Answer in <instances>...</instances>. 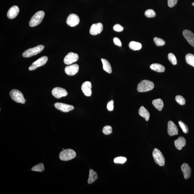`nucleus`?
Returning a JSON list of instances; mask_svg holds the SVG:
<instances>
[{
	"label": "nucleus",
	"instance_id": "nucleus-1",
	"mask_svg": "<svg viewBox=\"0 0 194 194\" xmlns=\"http://www.w3.org/2000/svg\"><path fill=\"white\" fill-rule=\"evenodd\" d=\"M45 16L43 11H40L36 13L31 18L29 22L30 26L34 27L40 24Z\"/></svg>",
	"mask_w": 194,
	"mask_h": 194
},
{
	"label": "nucleus",
	"instance_id": "nucleus-2",
	"mask_svg": "<svg viewBox=\"0 0 194 194\" xmlns=\"http://www.w3.org/2000/svg\"><path fill=\"white\" fill-rule=\"evenodd\" d=\"M154 87L153 82L149 80H144L138 85L137 90L140 92H146L151 90Z\"/></svg>",
	"mask_w": 194,
	"mask_h": 194
},
{
	"label": "nucleus",
	"instance_id": "nucleus-3",
	"mask_svg": "<svg viewBox=\"0 0 194 194\" xmlns=\"http://www.w3.org/2000/svg\"><path fill=\"white\" fill-rule=\"evenodd\" d=\"M44 46L40 45L35 47L29 48L25 51L22 54V56L25 58H29L40 53L43 51Z\"/></svg>",
	"mask_w": 194,
	"mask_h": 194
},
{
	"label": "nucleus",
	"instance_id": "nucleus-4",
	"mask_svg": "<svg viewBox=\"0 0 194 194\" xmlns=\"http://www.w3.org/2000/svg\"><path fill=\"white\" fill-rule=\"evenodd\" d=\"M76 154L75 151L71 149L63 150L59 154V158L62 161L70 160L75 158Z\"/></svg>",
	"mask_w": 194,
	"mask_h": 194
},
{
	"label": "nucleus",
	"instance_id": "nucleus-5",
	"mask_svg": "<svg viewBox=\"0 0 194 194\" xmlns=\"http://www.w3.org/2000/svg\"><path fill=\"white\" fill-rule=\"evenodd\" d=\"M12 99L17 103L25 104V100L24 95L21 92L17 89L12 90L10 93Z\"/></svg>",
	"mask_w": 194,
	"mask_h": 194
},
{
	"label": "nucleus",
	"instance_id": "nucleus-6",
	"mask_svg": "<svg viewBox=\"0 0 194 194\" xmlns=\"http://www.w3.org/2000/svg\"><path fill=\"white\" fill-rule=\"evenodd\" d=\"M152 156L157 164L161 167L164 165L165 163L164 157L159 149H154L152 153Z\"/></svg>",
	"mask_w": 194,
	"mask_h": 194
},
{
	"label": "nucleus",
	"instance_id": "nucleus-7",
	"mask_svg": "<svg viewBox=\"0 0 194 194\" xmlns=\"http://www.w3.org/2000/svg\"><path fill=\"white\" fill-rule=\"evenodd\" d=\"M48 61V58L47 56H43L38 59L37 61L32 63L31 66L29 68L30 71H32L35 70L39 67L44 65Z\"/></svg>",
	"mask_w": 194,
	"mask_h": 194
},
{
	"label": "nucleus",
	"instance_id": "nucleus-8",
	"mask_svg": "<svg viewBox=\"0 0 194 194\" xmlns=\"http://www.w3.org/2000/svg\"><path fill=\"white\" fill-rule=\"evenodd\" d=\"M80 21L79 17L75 14H71L69 15L66 21L67 24L72 27L77 26Z\"/></svg>",
	"mask_w": 194,
	"mask_h": 194
},
{
	"label": "nucleus",
	"instance_id": "nucleus-9",
	"mask_svg": "<svg viewBox=\"0 0 194 194\" xmlns=\"http://www.w3.org/2000/svg\"><path fill=\"white\" fill-rule=\"evenodd\" d=\"M52 93L53 95L57 99H60L68 95V92L66 90L59 87L54 88L53 89Z\"/></svg>",
	"mask_w": 194,
	"mask_h": 194
},
{
	"label": "nucleus",
	"instance_id": "nucleus-10",
	"mask_svg": "<svg viewBox=\"0 0 194 194\" xmlns=\"http://www.w3.org/2000/svg\"><path fill=\"white\" fill-rule=\"evenodd\" d=\"M54 106L58 110L65 113L68 112L74 109V107L73 106L63 103H55L54 104Z\"/></svg>",
	"mask_w": 194,
	"mask_h": 194
},
{
	"label": "nucleus",
	"instance_id": "nucleus-11",
	"mask_svg": "<svg viewBox=\"0 0 194 194\" xmlns=\"http://www.w3.org/2000/svg\"><path fill=\"white\" fill-rule=\"evenodd\" d=\"M78 58L79 57L77 54L73 52L69 53L64 58V63L66 65H70L77 61Z\"/></svg>",
	"mask_w": 194,
	"mask_h": 194
},
{
	"label": "nucleus",
	"instance_id": "nucleus-12",
	"mask_svg": "<svg viewBox=\"0 0 194 194\" xmlns=\"http://www.w3.org/2000/svg\"><path fill=\"white\" fill-rule=\"evenodd\" d=\"M103 29V25L101 23L92 25L90 30V33L92 35H96L100 34Z\"/></svg>",
	"mask_w": 194,
	"mask_h": 194
},
{
	"label": "nucleus",
	"instance_id": "nucleus-13",
	"mask_svg": "<svg viewBox=\"0 0 194 194\" xmlns=\"http://www.w3.org/2000/svg\"><path fill=\"white\" fill-rule=\"evenodd\" d=\"M79 67L77 64H73L67 66L65 68V72L69 76L75 75L79 70Z\"/></svg>",
	"mask_w": 194,
	"mask_h": 194
},
{
	"label": "nucleus",
	"instance_id": "nucleus-14",
	"mask_svg": "<svg viewBox=\"0 0 194 194\" xmlns=\"http://www.w3.org/2000/svg\"><path fill=\"white\" fill-rule=\"evenodd\" d=\"M168 132L170 136L176 135L178 133V129L176 125L172 121L168 122Z\"/></svg>",
	"mask_w": 194,
	"mask_h": 194
},
{
	"label": "nucleus",
	"instance_id": "nucleus-15",
	"mask_svg": "<svg viewBox=\"0 0 194 194\" xmlns=\"http://www.w3.org/2000/svg\"><path fill=\"white\" fill-rule=\"evenodd\" d=\"M92 84L91 82L86 81L83 83L81 86L82 90L86 96H90L91 95Z\"/></svg>",
	"mask_w": 194,
	"mask_h": 194
},
{
	"label": "nucleus",
	"instance_id": "nucleus-16",
	"mask_svg": "<svg viewBox=\"0 0 194 194\" xmlns=\"http://www.w3.org/2000/svg\"><path fill=\"white\" fill-rule=\"evenodd\" d=\"M183 36L190 44L194 47V34L188 30H185L183 32Z\"/></svg>",
	"mask_w": 194,
	"mask_h": 194
},
{
	"label": "nucleus",
	"instance_id": "nucleus-17",
	"mask_svg": "<svg viewBox=\"0 0 194 194\" xmlns=\"http://www.w3.org/2000/svg\"><path fill=\"white\" fill-rule=\"evenodd\" d=\"M19 12L20 9L17 6H13L9 9L7 13V16L10 19H14L17 17Z\"/></svg>",
	"mask_w": 194,
	"mask_h": 194
},
{
	"label": "nucleus",
	"instance_id": "nucleus-18",
	"mask_svg": "<svg viewBox=\"0 0 194 194\" xmlns=\"http://www.w3.org/2000/svg\"><path fill=\"white\" fill-rule=\"evenodd\" d=\"M181 169L183 172L184 178L188 179L191 177V168L187 164L184 163L181 166Z\"/></svg>",
	"mask_w": 194,
	"mask_h": 194
},
{
	"label": "nucleus",
	"instance_id": "nucleus-19",
	"mask_svg": "<svg viewBox=\"0 0 194 194\" xmlns=\"http://www.w3.org/2000/svg\"><path fill=\"white\" fill-rule=\"evenodd\" d=\"M175 146L178 150H181L186 145V140L183 137H180L174 141Z\"/></svg>",
	"mask_w": 194,
	"mask_h": 194
},
{
	"label": "nucleus",
	"instance_id": "nucleus-20",
	"mask_svg": "<svg viewBox=\"0 0 194 194\" xmlns=\"http://www.w3.org/2000/svg\"><path fill=\"white\" fill-rule=\"evenodd\" d=\"M138 113H139L140 116L145 119L146 121H149L150 117V113L144 106H142L140 108L139 110H138Z\"/></svg>",
	"mask_w": 194,
	"mask_h": 194
},
{
	"label": "nucleus",
	"instance_id": "nucleus-21",
	"mask_svg": "<svg viewBox=\"0 0 194 194\" xmlns=\"http://www.w3.org/2000/svg\"><path fill=\"white\" fill-rule=\"evenodd\" d=\"M150 68L152 70L158 72H163L165 71V67L158 63H154L151 65Z\"/></svg>",
	"mask_w": 194,
	"mask_h": 194
},
{
	"label": "nucleus",
	"instance_id": "nucleus-22",
	"mask_svg": "<svg viewBox=\"0 0 194 194\" xmlns=\"http://www.w3.org/2000/svg\"><path fill=\"white\" fill-rule=\"evenodd\" d=\"M154 107L158 110L161 111L162 110L164 107V103L162 100L160 99H155L152 102Z\"/></svg>",
	"mask_w": 194,
	"mask_h": 194
},
{
	"label": "nucleus",
	"instance_id": "nucleus-23",
	"mask_svg": "<svg viewBox=\"0 0 194 194\" xmlns=\"http://www.w3.org/2000/svg\"><path fill=\"white\" fill-rule=\"evenodd\" d=\"M98 175H97V173L93 170L90 169L88 183L90 184L94 183L98 179Z\"/></svg>",
	"mask_w": 194,
	"mask_h": 194
},
{
	"label": "nucleus",
	"instance_id": "nucleus-24",
	"mask_svg": "<svg viewBox=\"0 0 194 194\" xmlns=\"http://www.w3.org/2000/svg\"><path fill=\"white\" fill-rule=\"evenodd\" d=\"M101 60L103 64L104 70L109 73H111L112 69L109 62L105 59H101Z\"/></svg>",
	"mask_w": 194,
	"mask_h": 194
},
{
	"label": "nucleus",
	"instance_id": "nucleus-25",
	"mask_svg": "<svg viewBox=\"0 0 194 194\" xmlns=\"http://www.w3.org/2000/svg\"><path fill=\"white\" fill-rule=\"evenodd\" d=\"M129 48L133 50H139L142 48V46L140 43L132 41L129 43Z\"/></svg>",
	"mask_w": 194,
	"mask_h": 194
},
{
	"label": "nucleus",
	"instance_id": "nucleus-26",
	"mask_svg": "<svg viewBox=\"0 0 194 194\" xmlns=\"http://www.w3.org/2000/svg\"><path fill=\"white\" fill-rule=\"evenodd\" d=\"M185 58L187 63L194 67V55L188 53L186 55Z\"/></svg>",
	"mask_w": 194,
	"mask_h": 194
},
{
	"label": "nucleus",
	"instance_id": "nucleus-27",
	"mask_svg": "<svg viewBox=\"0 0 194 194\" xmlns=\"http://www.w3.org/2000/svg\"><path fill=\"white\" fill-rule=\"evenodd\" d=\"M44 166L43 163L38 164L32 168V170L33 171L42 172L44 170Z\"/></svg>",
	"mask_w": 194,
	"mask_h": 194
},
{
	"label": "nucleus",
	"instance_id": "nucleus-28",
	"mask_svg": "<svg viewBox=\"0 0 194 194\" xmlns=\"http://www.w3.org/2000/svg\"><path fill=\"white\" fill-rule=\"evenodd\" d=\"M154 41L158 47L162 46L165 44V42L163 39L160 38L155 37L154 39Z\"/></svg>",
	"mask_w": 194,
	"mask_h": 194
},
{
	"label": "nucleus",
	"instance_id": "nucleus-29",
	"mask_svg": "<svg viewBox=\"0 0 194 194\" xmlns=\"http://www.w3.org/2000/svg\"><path fill=\"white\" fill-rule=\"evenodd\" d=\"M168 58L170 62L174 65H175L177 63V60L175 55L172 53H170L168 54Z\"/></svg>",
	"mask_w": 194,
	"mask_h": 194
},
{
	"label": "nucleus",
	"instance_id": "nucleus-30",
	"mask_svg": "<svg viewBox=\"0 0 194 194\" xmlns=\"http://www.w3.org/2000/svg\"><path fill=\"white\" fill-rule=\"evenodd\" d=\"M127 160V158H125V157L120 156L115 158L114 159V163L116 164H123L125 163Z\"/></svg>",
	"mask_w": 194,
	"mask_h": 194
},
{
	"label": "nucleus",
	"instance_id": "nucleus-31",
	"mask_svg": "<svg viewBox=\"0 0 194 194\" xmlns=\"http://www.w3.org/2000/svg\"><path fill=\"white\" fill-rule=\"evenodd\" d=\"M145 15L148 18H152L155 17L156 13L153 10L149 9L145 11Z\"/></svg>",
	"mask_w": 194,
	"mask_h": 194
},
{
	"label": "nucleus",
	"instance_id": "nucleus-32",
	"mask_svg": "<svg viewBox=\"0 0 194 194\" xmlns=\"http://www.w3.org/2000/svg\"><path fill=\"white\" fill-rule=\"evenodd\" d=\"M175 100L180 105H183L186 103L185 99L181 95H177L175 97Z\"/></svg>",
	"mask_w": 194,
	"mask_h": 194
},
{
	"label": "nucleus",
	"instance_id": "nucleus-33",
	"mask_svg": "<svg viewBox=\"0 0 194 194\" xmlns=\"http://www.w3.org/2000/svg\"><path fill=\"white\" fill-rule=\"evenodd\" d=\"M103 132L105 135H109L112 132V128L111 127L109 126H106L104 127Z\"/></svg>",
	"mask_w": 194,
	"mask_h": 194
},
{
	"label": "nucleus",
	"instance_id": "nucleus-34",
	"mask_svg": "<svg viewBox=\"0 0 194 194\" xmlns=\"http://www.w3.org/2000/svg\"><path fill=\"white\" fill-rule=\"evenodd\" d=\"M178 123L180 127H181L182 130H183V132L185 133H188V128L187 126L181 121H179Z\"/></svg>",
	"mask_w": 194,
	"mask_h": 194
},
{
	"label": "nucleus",
	"instance_id": "nucleus-35",
	"mask_svg": "<svg viewBox=\"0 0 194 194\" xmlns=\"http://www.w3.org/2000/svg\"><path fill=\"white\" fill-rule=\"evenodd\" d=\"M123 27L118 24L115 25L114 27H113V30H114L115 31L117 32H121L123 31Z\"/></svg>",
	"mask_w": 194,
	"mask_h": 194
},
{
	"label": "nucleus",
	"instance_id": "nucleus-36",
	"mask_svg": "<svg viewBox=\"0 0 194 194\" xmlns=\"http://www.w3.org/2000/svg\"><path fill=\"white\" fill-rule=\"evenodd\" d=\"M107 108L109 111H112L114 109V101L112 100L109 102L107 104Z\"/></svg>",
	"mask_w": 194,
	"mask_h": 194
},
{
	"label": "nucleus",
	"instance_id": "nucleus-37",
	"mask_svg": "<svg viewBox=\"0 0 194 194\" xmlns=\"http://www.w3.org/2000/svg\"><path fill=\"white\" fill-rule=\"evenodd\" d=\"M178 0H168V6L169 7L172 8L176 5Z\"/></svg>",
	"mask_w": 194,
	"mask_h": 194
},
{
	"label": "nucleus",
	"instance_id": "nucleus-38",
	"mask_svg": "<svg viewBox=\"0 0 194 194\" xmlns=\"http://www.w3.org/2000/svg\"><path fill=\"white\" fill-rule=\"evenodd\" d=\"M113 41L115 45L119 46V47H122V44L121 40L118 38L115 37L113 39Z\"/></svg>",
	"mask_w": 194,
	"mask_h": 194
},
{
	"label": "nucleus",
	"instance_id": "nucleus-39",
	"mask_svg": "<svg viewBox=\"0 0 194 194\" xmlns=\"http://www.w3.org/2000/svg\"><path fill=\"white\" fill-rule=\"evenodd\" d=\"M192 5L193 6H194V2H193V3H192Z\"/></svg>",
	"mask_w": 194,
	"mask_h": 194
}]
</instances>
